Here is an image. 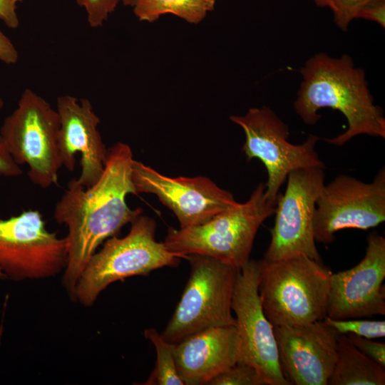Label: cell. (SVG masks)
I'll return each mask as SVG.
<instances>
[{
  "label": "cell",
  "mask_w": 385,
  "mask_h": 385,
  "mask_svg": "<svg viewBox=\"0 0 385 385\" xmlns=\"http://www.w3.org/2000/svg\"><path fill=\"white\" fill-rule=\"evenodd\" d=\"M59 127L56 109L26 88L0 128V140L14 161L19 166L27 165L31 182L43 189L57 183L62 167Z\"/></svg>",
  "instance_id": "obj_7"
},
{
  "label": "cell",
  "mask_w": 385,
  "mask_h": 385,
  "mask_svg": "<svg viewBox=\"0 0 385 385\" xmlns=\"http://www.w3.org/2000/svg\"><path fill=\"white\" fill-rule=\"evenodd\" d=\"M314 4L319 6V7H322V8H325V7H327L329 9H330L332 11L333 9V4H332V0H312Z\"/></svg>",
  "instance_id": "obj_30"
},
{
  "label": "cell",
  "mask_w": 385,
  "mask_h": 385,
  "mask_svg": "<svg viewBox=\"0 0 385 385\" xmlns=\"http://www.w3.org/2000/svg\"><path fill=\"white\" fill-rule=\"evenodd\" d=\"M230 119L240 125L245 135L242 150L248 160L257 158L267 172L265 195L274 203L279 189L290 172L298 168H324L315 150L319 138L309 135L299 145L288 141L289 130L270 108H252L244 115H232Z\"/></svg>",
  "instance_id": "obj_8"
},
{
  "label": "cell",
  "mask_w": 385,
  "mask_h": 385,
  "mask_svg": "<svg viewBox=\"0 0 385 385\" xmlns=\"http://www.w3.org/2000/svg\"><path fill=\"white\" fill-rule=\"evenodd\" d=\"M324 169L298 168L287 175L285 192L277 199L271 241L264 260L277 261L304 255L322 262L313 220L317 200L324 185Z\"/></svg>",
  "instance_id": "obj_10"
},
{
  "label": "cell",
  "mask_w": 385,
  "mask_h": 385,
  "mask_svg": "<svg viewBox=\"0 0 385 385\" xmlns=\"http://www.w3.org/2000/svg\"><path fill=\"white\" fill-rule=\"evenodd\" d=\"M190 274L175 312L161 334L175 344L203 329L236 325L232 299L240 268L210 256L190 254Z\"/></svg>",
  "instance_id": "obj_6"
},
{
  "label": "cell",
  "mask_w": 385,
  "mask_h": 385,
  "mask_svg": "<svg viewBox=\"0 0 385 385\" xmlns=\"http://www.w3.org/2000/svg\"><path fill=\"white\" fill-rule=\"evenodd\" d=\"M133 153L118 142L108 149L103 172L91 187L85 188L71 180L53 212L56 222L68 227L67 262L63 282L73 297L77 281L91 256L106 240L142 214L125 201L135 194L131 178Z\"/></svg>",
  "instance_id": "obj_1"
},
{
  "label": "cell",
  "mask_w": 385,
  "mask_h": 385,
  "mask_svg": "<svg viewBox=\"0 0 385 385\" xmlns=\"http://www.w3.org/2000/svg\"><path fill=\"white\" fill-rule=\"evenodd\" d=\"M385 239L367 237L364 258L349 270L332 273L327 317L347 319L385 314Z\"/></svg>",
  "instance_id": "obj_14"
},
{
  "label": "cell",
  "mask_w": 385,
  "mask_h": 385,
  "mask_svg": "<svg viewBox=\"0 0 385 385\" xmlns=\"http://www.w3.org/2000/svg\"><path fill=\"white\" fill-rule=\"evenodd\" d=\"M56 111L60 127L58 147L62 166L73 171L76 154H81V171L76 182L85 188L101 178L107 159L108 149L98 129L100 118L89 100L70 95L57 98Z\"/></svg>",
  "instance_id": "obj_16"
},
{
  "label": "cell",
  "mask_w": 385,
  "mask_h": 385,
  "mask_svg": "<svg viewBox=\"0 0 385 385\" xmlns=\"http://www.w3.org/2000/svg\"><path fill=\"white\" fill-rule=\"evenodd\" d=\"M348 340L360 351L385 367V344L353 334H345Z\"/></svg>",
  "instance_id": "obj_25"
},
{
  "label": "cell",
  "mask_w": 385,
  "mask_h": 385,
  "mask_svg": "<svg viewBox=\"0 0 385 385\" xmlns=\"http://www.w3.org/2000/svg\"><path fill=\"white\" fill-rule=\"evenodd\" d=\"M329 385H384L385 370L338 334L337 360Z\"/></svg>",
  "instance_id": "obj_18"
},
{
  "label": "cell",
  "mask_w": 385,
  "mask_h": 385,
  "mask_svg": "<svg viewBox=\"0 0 385 385\" xmlns=\"http://www.w3.org/2000/svg\"><path fill=\"white\" fill-rule=\"evenodd\" d=\"M299 71L302 81L294 108L305 124H316L321 118L318 111L324 108L337 110L346 118L347 129L326 138L327 143L342 146L359 135L385 138L383 111L374 103L365 71L349 55L334 58L319 53Z\"/></svg>",
  "instance_id": "obj_2"
},
{
  "label": "cell",
  "mask_w": 385,
  "mask_h": 385,
  "mask_svg": "<svg viewBox=\"0 0 385 385\" xmlns=\"http://www.w3.org/2000/svg\"><path fill=\"white\" fill-rule=\"evenodd\" d=\"M369 0H332L334 21L343 31H346L351 21L357 18L361 8Z\"/></svg>",
  "instance_id": "obj_24"
},
{
  "label": "cell",
  "mask_w": 385,
  "mask_h": 385,
  "mask_svg": "<svg viewBox=\"0 0 385 385\" xmlns=\"http://www.w3.org/2000/svg\"><path fill=\"white\" fill-rule=\"evenodd\" d=\"M178 372L187 385H203L239 361L236 325L214 327L174 344Z\"/></svg>",
  "instance_id": "obj_17"
},
{
  "label": "cell",
  "mask_w": 385,
  "mask_h": 385,
  "mask_svg": "<svg viewBox=\"0 0 385 385\" xmlns=\"http://www.w3.org/2000/svg\"><path fill=\"white\" fill-rule=\"evenodd\" d=\"M85 9L87 21L92 28L101 26L121 0H75Z\"/></svg>",
  "instance_id": "obj_23"
},
{
  "label": "cell",
  "mask_w": 385,
  "mask_h": 385,
  "mask_svg": "<svg viewBox=\"0 0 385 385\" xmlns=\"http://www.w3.org/2000/svg\"><path fill=\"white\" fill-rule=\"evenodd\" d=\"M357 18L376 22L384 28L385 0H369L359 10Z\"/></svg>",
  "instance_id": "obj_26"
},
{
  "label": "cell",
  "mask_w": 385,
  "mask_h": 385,
  "mask_svg": "<svg viewBox=\"0 0 385 385\" xmlns=\"http://www.w3.org/2000/svg\"><path fill=\"white\" fill-rule=\"evenodd\" d=\"M131 178L135 194L155 195L175 214L180 228L202 225L237 202L207 177L170 178L135 160Z\"/></svg>",
  "instance_id": "obj_13"
},
{
  "label": "cell",
  "mask_w": 385,
  "mask_h": 385,
  "mask_svg": "<svg viewBox=\"0 0 385 385\" xmlns=\"http://www.w3.org/2000/svg\"><path fill=\"white\" fill-rule=\"evenodd\" d=\"M208 385H267L252 366L237 361L212 379Z\"/></svg>",
  "instance_id": "obj_22"
},
{
  "label": "cell",
  "mask_w": 385,
  "mask_h": 385,
  "mask_svg": "<svg viewBox=\"0 0 385 385\" xmlns=\"http://www.w3.org/2000/svg\"><path fill=\"white\" fill-rule=\"evenodd\" d=\"M130 224L125 237L107 239L81 272L72 298L82 305L92 306L111 283L179 264L180 258L156 241L154 220L140 214Z\"/></svg>",
  "instance_id": "obj_5"
},
{
  "label": "cell",
  "mask_w": 385,
  "mask_h": 385,
  "mask_svg": "<svg viewBox=\"0 0 385 385\" xmlns=\"http://www.w3.org/2000/svg\"><path fill=\"white\" fill-rule=\"evenodd\" d=\"M67 242L49 232L38 210L0 220V277L41 279L64 271Z\"/></svg>",
  "instance_id": "obj_9"
},
{
  "label": "cell",
  "mask_w": 385,
  "mask_h": 385,
  "mask_svg": "<svg viewBox=\"0 0 385 385\" xmlns=\"http://www.w3.org/2000/svg\"><path fill=\"white\" fill-rule=\"evenodd\" d=\"M322 322L340 334H353L371 339L385 336L384 321L334 319L327 316Z\"/></svg>",
  "instance_id": "obj_21"
},
{
  "label": "cell",
  "mask_w": 385,
  "mask_h": 385,
  "mask_svg": "<svg viewBox=\"0 0 385 385\" xmlns=\"http://www.w3.org/2000/svg\"><path fill=\"white\" fill-rule=\"evenodd\" d=\"M282 373L289 384L328 385L338 333L322 321L274 327Z\"/></svg>",
  "instance_id": "obj_15"
},
{
  "label": "cell",
  "mask_w": 385,
  "mask_h": 385,
  "mask_svg": "<svg viewBox=\"0 0 385 385\" xmlns=\"http://www.w3.org/2000/svg\"><path fill=\"white\" fill-rule=\"evenodd\" d=\"M265 188L259 183L246 202H237L202 225L170 227L165 247L180 259L200 254L241 269L250 260L259 227L275 212L276 203L267 199Z\"/></svg>",
  "instance_id": "obj_4"
},
{
  "label": "cell",
  "mask_w": 385,
  "mask_h": 385,
  "mask_svg": "<svg viewBox=\"0 0 385 385\" xmlns=\"http://www.w3.org/2000/svg\"><path fill=\"white\" fill-rule=\"evenodd\" d=\"M24 0H0V20L10 29H16L19 26L17 15V4Z\"/></svg>",
  "instance_id": "obj_27"
},
{
  "label": "cell",
  "mask_w": 385,
  "mask_h": 385,
  "mask_svg": "<svg viewBox=\"0 0 385 385\" xmlns=\"http://www.w3.org/2000/svg\"><path fill=\"white\" fill-rule=\"evenodd\" d=\"M384 221V168L369 183L339 175L324 185L317 200L313 220L314 240L330 244L339 230H366Z\"/></svg>",
  "instance_id": "obj_11"
},
{
  "label": "cell",
  "mask_w": 385,
  "mask_h": 385,
  "mask_svg": "<svg viewBox=\"0 0 385 385\" xmlns=\"http://www.w3.org/2000/svg\"><path fill=\"white\" fill-rule=\"evenodd\" d=\"M215 4L216 0H136L133 8L140 21L153 23L170 14L197 24L214 10Z\"/></svg>",
  "instance_id": "obj_19"
},
{
  "label": "cell",
  "mask_w": 385,
  "mask_h": 385,
  "mask_svg": "<svg viewBox=\"0 0 385 385\" xmlns=\"http://www.w3.org/2000/svg\"><path fill=\"white\" fill-rule=\"evenodd\" d=\"M136 0H121V2L125 5V6H132L134 5V4L135 3Z\"/></svg>",
  "instance_id": "obj_31"
},
{
  "label": "cell",
  "mask_w": 385,
  "mask_h": 385,
  "mask_svg": "<svg viewBox=\"0 0 385 385\" xmlns=\"http://www.w3.org/2000/svg\"><path fill=\"white\" fill-rule=\"evenodd\" d=\"M258 292L273 327L322 321L327 316L332 271L304 255L259 261Z\"/></svg>",
  "instance_id": "obj_3"
},
{
  "label": "cell",
  "mask_w": 385,
  "mask_h": 385,
  "mask_svg": "<svg viewBox=\"0 0 385 385\" xmlns=\"http://www.w3.org/2000/svg\"><path fill=\"white\" fill-rule=\"evenodd\" d=\"M19 53L9 38L0 30V61L6 64L16 63Z\"/></svg>",
  "instance_id": "obj_29"
},
{
  "label": "cell",
  "mask_w": 385,
  "mask_h": 385,
  "mask_svg": "<svg viewBox=\"0 0 385 385\" xmlns=\"http://www.w3.org/2000/svg\"><path fill=\"white\" fill-rule=\"evenodd\" d=\"M259 261L249 260L238 272L232 299L240 343L238 361L254 366L267 385H290L279 361L274 327L267 318L258 292Z\"/></svg>",
  "instance_id": "obj_12"
},
{
  "label": "cell",
  "mask_w": 385,
  "mask_h": 385,
  "mask_svg": "<svg viewBox=\"0 0 385 385\" xmlns=\"http://www.w3.org/2000/svg\"><path fill=\"white\" fill-rule=\"evenodd\" d=\"M144 336L154 345L156 351V363L145 385H184L175 365L174 344L167 342L154 328L144 331Z\"/></svg>",
  "instance_id": "obj_20"
},
{
  "label": "cell",
  "mask_w": 385,
  "mask_h": 385,
  "mask_svg": "<svg viewBox=\"0 0 385 385\" xmlns=\"http://www.w3.org/2000/svg\"><path fill=\"white\" fill-rule=\"evenodd\" d=\"M22 174V170L0 140V175L6 177H16Z\"/></svg>",
  "instance_id": "obj_28"
},
{
  "label": "cell",
  "mask_w": 385,
  "mask_h": 385,
  "mask_svg": "<svg viewBox=\"0 0 385 385\" xmlns=\"http://www.w3.org/2000/svg\"><path fill=\"white\" fill-rule=\"evenodd\" d=\"M4 101L1 98H0V112L2 110V108H4Z\"/></svg>",
  "instance_id": "obj_32"
}]
</instances>
